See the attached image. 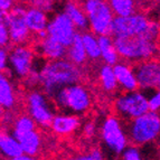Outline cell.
I'll list each match as a JSON object with an SVG mask.
<instances>
[{
    "label": "cell",
    "instance_id": "obj_1",
    "mask_svg": "<svg viewBox=\"0 0 160 160\" xmlns=\"http://www.w3.org/2000/svg\"><path fill=\"white\" fill-rule=\"evenodd\" d=\"M82 71L66 58L43 61L39 65V86L49 99L62 88L80 83Z\"/></svg>",
    "mask_w": 160,
    "mask_h": 160
},
{
    "label": "cell",
    "instance_id": "obj_2",
    "mask_svg": "<svg viewBox=\"0 0 160 160\" xmlns=\"http://www.w3.org/2000/svg\"><path fill=\"white\" fill-rule=\"evenodd\" d=\"M114 46L119 57L126 63H141L144 61L153 59L159 53L157 42L150 40L141 35L132 37H113Z\"/></svg>",
    "mask_w": 160,
    "mask_h": 160
},
{
    "label": "cell",
    "instance_id": "obj_3",
    "mask_svg": "<svg viewBox=\"0 0 160 160\" xmlns=\"http://www.w3.org/2000/svg\"><path fill=\"white\" fill-rule=\"evenodd\" d=\"M100 137L104 157L110 159H119L130 143L126 127L117 115H109L104 119L100 128Z\"/></svg>",
    "mask_w": 160,
    "mask_h": 160
},
{
    "label": "cell",
    "instance_id": "obj_4",
    "mask_svg": "<svg viewBox=\"0 0 160 160\" xmlns=\"http://www.w3.org/2000/svg\"><path fill=\"white\" fill-rule=\"evenodd\" d=\"M54 105L63 113L83 114L88 112L92 105V96L83 84H74L62 88L53 96Z\"/></svg>",
    "mask_w": 160,
    "mask_h": 160
},
{
    "label": "cell",
    "instance_id": "obj_5",
    "mask_svg": "<svg viewBox=\"0 0 160 160\" xmlns=\"http://www.w3.org/2000/svg\"><path fill=\"white\" fill-rule=\"evenodd\" d=\"M129 142L132 146L141 147L156 141L160 137V113L149 111L134 120L126 122Z\"/></svg>",
    "mask_w": 160,
    "mask_h": 160
},
{
    "label": "cell",
    "instance_id": "obj_6",
    "mask_svg": "<svg viewBox=\"0 0 160 160\" xmlns=\"http://www.w3.org/2000/svg\"><path fill=\"white\" fill-rule=\"evenodd\" d=\"M82 6L88 17L90 32L98 37L111 34V27L115 16L109 1L86 0L82 2Z\"/></svg>",
    "mask_w": 160,
    "mask_h": 160
},
{
    "label": "cell",
    "instance_id": "obj_7",
    "mask_svg": "<svg viewBox=\"0 0 160 160\" xmlns=\"http://www.w3.org/2000/svg\"><path fill=\"white\" fill-rule=\"evenodd\" d=\"M11 133L20 144L22 153L35 157L38 155L42 147V137L37 131V124L29 115H18L11 127Z\"/></svg>",
    "mask_w": 160,
    "mask_h": 160
},
{
    "label": "cell",
    "instance_id": "obj_8",
    "mask_svg": "<svg viewBox=\"0 0 160 160\" xmlns=\"http://www.w3.org/2000/svg\"><path fill=\"white\" fill-rule=\"evenodd\" d=\"M114 112L121 121L129 122L150 111L146 93L142 91L122 92L115 98Z\"/></svg>",
    "mask_w": 160,
    "mask_h": 160
},
{
    "label": "cell",
    "instance_id": "obj_9",
    "mask_svg": "<svg viewBox=\"0 0 160 160\" xmlns=\"http://www.w3.org/2000/svg\"><path fill=\"white\" fill-rule=\"evenodd\" d=\"M55 105L44 92L32 90L27 95V114L42 128H51L56 115Z\"/></svg>",
    "mask_w": 160,
    "mask_h": 160
},
{
    "label": "cell",
    "instance_id": "obj_10",
    "mask_svg": "<svg viewBox=\"0 0 160 160\" xmlns=\"http://www.w3.org/2000/svg\"><path fill=\"white\" fill-rule=\"evenodd\" d=\"M27 6L22 3H15L13 8L9 12L6 13L5 20L8 27L10 40L12 46L26 45V43L30 39V30L28 29L25 20Z\"/></svg>",
    "mask_w": 160,
    "mask_h": 160
},
{
    "label": "cell",
    "instance_id": "obj_11",
    "mask_svg": "<svg viewBox=\"0 0 160 160\" xmlns=\"http://www.w3.org/2000/svg\"><path fill=\"white\" fill-rule=\"evenodd\" d=\"M150 20L142 12H137L129 17H114L111 27L112 37H132L142 35L147 30Z\"/></svg>",
    "mask_w": 160,
    "mask_h": 160
},
{
    "label": "cell",
    "instance_id": "obj_12",
    "mask_svg": "<svg viewBox=\"0 0 160 160\" xmlns=\"http://www.w3.org/2000/svg\"><path fill=\"white\" fill-rule=\"evenodd\" d=\"M35 57L36 54L29 46H11L9 48V69L16 78L25 80L34 68Z\"/></svg>",
    "mask_w": 160,
    "mask_h": 160
},
{
    "label": "cell",
    "instance_id": "obj_13",
    "mask_svg": "<svg viewBox=\"0 0 160 160\" xmlns=\"http://www.w3.org/2000/svg\"><path fill=\"white\" fill-rule=\"evenodd\" d=\"M47 34L49 37L58 42L65 47H68L74 40L75 36L78 34L71 19L63 11L54 13L49 18L47 26Z\"/></svg>",
    "mask_w": 160,
    "mask_h": 160
},
{
    "label": "cell",
    "instance_id": "obj_14",
    "mask_svg": "<svg viewBox=\"0 0 160 160\" xmlns=\"http://www.w3.org/2000/svg\"><path fill=\"white\" fill-rule=\"evenodd\" d=\"M138 86L142 92L157 88L160 80V62L158 59H149L133 65Z\"/></svg>",
    "mask_w": 160,
    "mask_h": 160
},
{
    "label": "cell",
    "instance_id": "obj_15",
    "mask_svg": "<svg viewBox=\"0 0 160 160\" xmlns=\"http://www.w3.org/2000/svg\"><path fill=\"white\" fill-rule=\"evenodd\" d=\"M34 52L35 54L39 55L40 58H44V61L48 62L59 61L66 57V47L49 36L42 40H37Z\"/></svg>",
    "mask_w": 160,
    "mask_h": 160
},
{
    "label": "cell",
    "instance_id": "obj_16",
    "mask_svg": "<svg viewBox=\"0 0 160 160\" xmlns=\"http://www.w3.org/2000/svg\"><path fill=\"white\" fill-rule=\"evenodd\" d=\"M113 71L118 81V85L123 92L138 91V81H137L133 66H131L126 62H119L117 65L113 66Z\"/></svg>",
    "mask_w": 160,
    "mask_h": 160
},
{
    "label": "cell",
    "instance_id": "obj_17",
    "mask_svg": "<svg viewBox=\"0 0 160 160\" xmlns=\"http://www.w3.org/2000/svg\"><path fill=\"white\" fill-rule=\"evenodd\" d=\"M80 126L81 120L78 115L58 112L53 119L51 129L57 136H69L74 133L80 128Z\"/></svg>",
    "mask_w": 160,
    "mask_h": 160
},
{
    "label": "cell",
    "instance_id": "obj_18",
    "mask_svg": "<svg viewBox=\"0 0 160 160\" xmlns=\"http://www.w3.org/2000/svg\"><path fill=\"white\" fill-rule=\"evenodd\" d=\"M63 12L71 19V22L75 26L76 30L80 34L88 32V20L86 13L83 9L82 2H75V1H67L63 5Z\"/></svg>",
    "mask_w": 160,
    "mask_h": 160
},
{
    "label": "cell",
    "instance_id": "obj_19",
    "mask_svg": "<svg viewBox=\"0 0 160 160\" xmlns=\"http://www.w3.org/2000/svg\"><path fill=\"white\" fill-rule=\"evenodd\" d=\"M25 20H26L27 27L30 30V32L36 35L47 29L49 17H48V13L35 8L32 6H27Z\"/></svg>",
    "mask_w": 160,
    "mask_h": 160
},
{
    "label": "cell",
    "instance_id": "obj_20",
    "mask_svg": "<svg viewBox=\"0 0 160 160\" xmlns=\"http://www.w3.org/2000/svg\"><path fill=\"white\" fill-rule=\"evenodd\" d=\"M0 155L9 160H12L22 155L19 142L7 129H0Z\"/></svg>",
    "mask_w": 160,
    "mask_h": 160
},
{
    "label": "cell",
    "instance_id": "obj_21",
    "mask_svg": "<svg viewBox=\"0 0 160 160\" xmlns=\"http://www.w3.org/2000/svg\"><path fill=\"white\" fill-rule=\"evenodd\" d=\"M16 91L8 73H0V105L6 111H11L16 107Z\"/></svg>",
    "mask_w": 160,
    "mask_h": 160
},
{
    "label": "cell",
    "instance_id": "obj_22",
    "mask_svg": "<svg viewBox=\"0 0 160 160\" xmlns=\"http://www.w3.org/2000/svg\"><path fill=\"white\" fill-rule=\"evenodd\" d=\"M100 46V53H101V58L103 59L104 64L114 66L119 63V54L117 52V48L114 46V39L111 35H105V36H100L98 37Z\"/></svg>",
    "mask_w": 160,
    "mask_h": 160
},
{
    "label": "cell",
    "instance_id": "obj_23",
    "mask_svg": "<svg viewBox=\"0 0 160 160\" xmlns=\"http://www.w3.org/2000/svg\"><path fill=\"white\" fill-rule=\"evenodd\" d=\"M65 58L78 67L84 65L88 61V55H86L84 46H83L82 35L80 32L75 36L72 44L66 48V57Z\"/></svg>",
    "mask_w": 160,
    "mask_h": 160
},
{
    "label": "cell",
    "instance_id": "obj_24",
    "mask_svg": "<svg viewBox=\"0 0 160 160\" xmlns=\"http://www.w3.org/2000/svg\"><path fill=\"white\" fill-rule=\"evenodd\" d=\"M99 81L101 83L102 88L108 93H113L119 88L113 66L107 64L102 65L99 71Z\"/></svg>",
    "mask_w": 160,
    "mask_h": 160
},
{
    "label": "cell",
    "instance_id": "obj_25",
    "mask_svg": "<svg viewBox=\"0 0 160 160\" xmlns=\"http://www.w3.org/2000/svg\"><path fill=\"white\" fill-rule=\"evenodd\" d=\"M82 42L85 53L88 55V58L92 61H98L101 58V53H100V46L98 36L91 32L90 30L85 32H82Z\"/></svg>",
    "mask_w": 160,
    "mask_h": 160
},
{
    "label": "cell",
    "instance_id": "obj_26",
    "mask_svg": "<svg viewBox=\"0 0 160 160\" xmlns=\"http://www.w3.org/2000/svg\"><path fill=\"white\" fill-rule=\"evenodd\" d=\"M109 5L115 17H129L137 13V2L132 0H111Z\"/></svg>",
    "mask_w": 160,
    "mask_h": 160
},
{
    "label": "cell",
    "instance_id": "obj_27",
    "mask_svg": "<svg viewBox=\"0 0 160 160\" xmlns=\"http://www.w3.org/2000/svg\"><path fill=\"white\" fill-rule=\"evenodd\" d=\"M147 95L148 104H149V110L151 112H160V91L155 88L150 90L148 92H144Z\"/></svg>",
    "mask_w": 160,
    "mask_h": 160
},
{
    "label": "cell",
    "instance_id": "obj_28",
    "mask_svg": "<svg viewBox=\"0 0 160 160\" xmlns=\"http://www.w3.org/2000/svg\"><path fill=\"white\" fill-rule=\"evenodd\" d=\"M6 15H3L0 18V47L1 48H10L11 47V40H10V35H9L8 27L6 25L5 18Z\"/></svg>",
    "mask_w": 160,
    "mask_h": 160
},
{
    "label": "cell",
    "instance_id": "obj_29",
    "mask_svg": "<svg viewBox=\"0 0 160 160\" xmlns=\"http://www.w3.org/2000/svg\"><path fill=\"white\" fill-rule=\"evenodd\" d=\"M119 160H143V157L140 148L129 144L128 148L122 152Z\"/></svg>",
    "mask_w": 160,
    "mask_h": 160
},
{
    "label": "cell",
    "instance_id": "obj_30",
    "mask_svg": "<svg viewBox=\"0 0 160 160\" xmlns=\"http://www.w3.org/2000/svg\"><path fill=\"white\" fill-rule=\"evenodd\" d=\"M29 5L46 13L51 12L54 8V2L53 1H49V0H35V1H30Z\"/></svg>",
    "mask_w": 160,
    "mask_h": 160
},
{
    "label": "cell",
    "instance_id": "obj_31",
    "mask_svg": "<svg viewBox=\"0 0 160 160\" xmlns=\"http://www.w3.org/2000/svg\"><path fill=\"white\" fill-rule=\"evenodd\" d=\"M9 69V49L0 47V73H7Z\"/></svg>",
    "mask_w": 160,
    "mask_h": 160
},
{
    "label": "cell",
    "instance_id": "obj_32",
    "mask_svg": "<svg viewBox=\"0 0 160 160\" xmlns=\"http://www.w3.org/2000/svg\"><path fill=\"white\" fill-rule=\"evenodd\" d=\"M84 137L88 139H91L93 137H95L96 132H98V127L93 121H88V122L83 126V130H82Z\"/></svg>",
    "mask_w": 160,
    "mask_h": 160
},
{
    "label": "cell",
    "instance_id": "obj_33",
    "mask_svg": "<svg viewBox=\"0 0 160 160\" xmlns=\"http://www.w3.org/2000/svg\"><path fill=\"white\" fill-rule=\"evenodd\" d=\"M15 6L12 0H0V18L11 10Z\"/></svg>",
    "mask_w": 160,
    "mask_h": 160
},
{
    "label": "cell",
    "instance_id": "obj_34",
    "mask_svg": "<svg viewBox=\"0 0 160 160\" xmlns=\"http://www.w3.org/2000/svg\"><path fill=\"white\" fill-rule=\"evenodd\" d=\"M88 155L91 156L92 160H104V153L101 149L99 148H95V149H92L91 151L88 152Z\"/></svg>",
    "mask_w": 160,
    "mask_h": 160
},
{
    "label": "cell",
    "instance_id": "obj_35",
    "mask_svg": "<svg viewBox=\"0 0 160 160\" xmlns=\"http://www.w3.org/2000/svg\"><path fill=\"white\" fill-rule=\"evenodd\" d=\"M12 160H39L37 157H35V156H28V155H25V153H22V155H20L19 157L15 158V159Z\"/></svg>",
    "mask_w": 160,
    "mask_h": 160
},
{
    "label": "cell",
    "instance_id": "obj_36",
    "mask_svg": "<svg viewBox=\"0 0 160 160\" xmlns=\"http://www.w3.org/2000/svg\"><path fill=\"white\" fill-rule=\"evenodd\" d=\"M68 160H92V158H91V156L88 155V153H85V155L75 156V157L69 158Z\"/></svg>",
    "mask_w": 160,
    "mask_h": 160
},
{
    "label": "cell",
    "instance_id": "obj_37",
    "mask_svg": "<svg viewBox=\"0 0 160 160\" xmlns=\"http://www.w3.org/2000/svg\"><path fill=\"white\" fill-rule=\"evenodd\" d=\"M6 113V110L3 109L1 105H0V122H2V119H3V115Z\"/></svg>",
    "mask_w": 160,
    "mask_h": 160
},
{
    "label": "cell",
    "instance_id": "obj_38",
    "mask_svg": "<svg viewBox=\"0 0 160 160\" xmlns=\"http://www.w3.org/2000/svg\"><path fill=\"white\" fill-rule=\"evenodd\" d=\"M157 90H159V91H160V80H159V82H158V85H157Z\"/></svg>",
    "mask_w": 160,
    "mask_h": 160
},
{
    "label": "cell",
    "instance_id": "obj_39",
    "mask_svg": "<svg viewBox=\"0 0 160 160\" xmlns=\"http://www.w3.org/2000/svg\"><path fill=\"white\" fill-rule=\"evenodd\" d=\"M158 46H159V49H160V36H159V39H158Z\"/></svg>",
    "mask_w": 160,
    "mask_h": 160
}]
</instances>
